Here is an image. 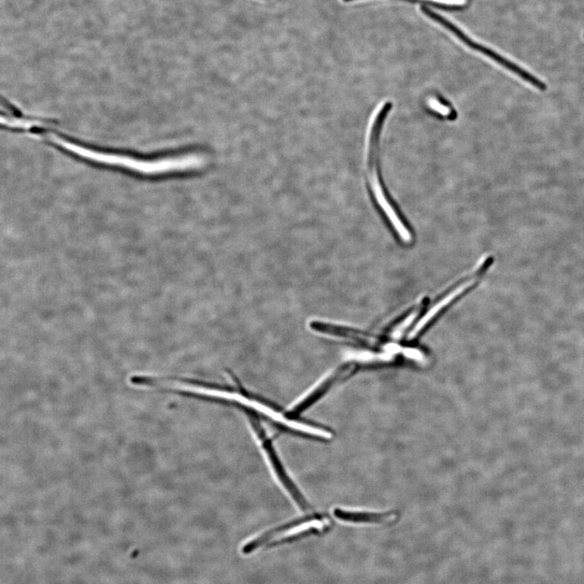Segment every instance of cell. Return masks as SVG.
<instances>
[{"instance_id":"6da1fadb","label":"cell","mask_w":584,"mask_h":584,"mask_svg":"<svg viewBox=\"0 0 584 584\" xmlns=\"http://www.w3.org/2000/svg\"><path fill=\"white\" fill-rule=\"evenodd\" d=\"M174 383L178 387H168L167 393L237 408L246 415L266 419L281 431L301 438L330 440L333 437L328 430L291 417L272 402L256 396L242 386L223 385L184 377H174Z\"/></svg>"},{"instance_id":"7a4b0ae2","label":"cell","mask_w":584,"mask_h":584,"mask_svg":"<svg viewBox=\"0 0 584 584\" xmlns=\"http://www.w3.org/2000/svg\"><path fill=\"white\" fill-rule=\"evenodd\" d=\"M391 102H386L384 105L379 106L377 111L374 113L372 120V125L368 137V183L372 189L374 197H375L378 206L382 209L389 222L392 224L398 235L404 242H410L412 240V235L403 223L396 209L389 201L385 188L382 186L380 170H379L378 162V141L379 136L382 130L384 120L391 110Z\"/></svg>"},{"instance_id":"3957f363","label":"cell","mask_w":584,"mask_h":584,"mask_svg":"<svg viewBox=\"0 0 584 584\" xmlns=\"http://www.w3.org/2000/svg\"><path fill=\"white\" fill-rule=\"evenodd\" d=\"M250 425L254 433V437L257 440V443L263 452L264 457L267 462L269 468L272 471L274 479L284 489L288 498L291 499L295 505L298 507L302 511H308L311 510V507L305 498L303 494L296 485L293 479L286 471L285 466L279 457L278 452L274 445L272 439L270 437L267 431L264 427V425L260 422V419L253 415H246Z\"/></svg>"},{"instance_id":"277c9868","label":"cell","mask_w":584,"mask_h":584,"mask_svg":"<svg viewBox=\"0 0 584 584\" xmlns=\"http://www.w3.org/2000/svg\"><path fill=\"white\" fill-rule=\"evenodd\" d=\"M324 519L319 515H310L285 522L255 537L252 544L256 549L265 545L267 549L317 535L324 531Z\"/></svg>"},{"instance_id":"5b68a950","label":"cell","mask_w":584,"mask_h":584,"mask_svg":"<svg viewBox=\"0 0 584 584\" xmlns=\"http://www.w3.org/2000/svg\"><path fill=\"white\" fill-rule=\"evenodd\" d=\"M421 8L425 16H427L430 19L433 20V22L443 25L444 28L448 29L450 32H452L461 41V42H463L466 46H467V47L475 50V51H478V53L487 56V57L491 59L492 60L495 61L496 64H499L501 67H503L506 69L509 70L512 74L518 76L522 81L527 82V83L530 84L531 86L535 87L536 89L539 90L541 92H545L548 90V85L546 83L541 79L536 78V76L534 74H530L529 71L521 68V67L518 64L507 60L504 57V56L496 53L495 50L486 48L482 44L475 42V41L470 39L467 34H465L464 32L457 27V25L450 22V20L445 19L443 16H440V15L434 13L427 6H424V5H423Z\"/></svg>"},{"instance_id":"8992f818","label":"cell","mask_w":584,"mask_h":584,"mask_svg":"<svg viewBox=\"0 0 584 584\" xmlns=\"http://www.w3.org/2000/svg\"><path fill=\"white\" fill-rule=\"evenodd\" d=\"M354 370L352 366H345L337 368L336 370L326 376L310 391L307 393L292 406L288 411L289 416L295 419H299L301 414H303L312 406L324 398L326 394L334 387L338 382H341L347 377Z\"/></svg>"},{"instance_id":"52a82bcc","label":"cell","mask_w":584,"mask_h":584,"mask_svg":"<svg viewBox=\"0 0 584 584\" xmlns=\"http://www.w3.org/2000/svg\"><path fill=\"white\" fill-rule=\"evenodd\" d=\"M494 263V258L493 257H490V256H488V257L483 259V260L481 261L478 265V273H476L470 280L464 281L463 284L458 286L457 288L452 291V293L445 296L443 300L439 301L438 303L433 307V308L430 310L428 314L418 322L416 326H415L414 329L411 332V334L409 335L410 339H413V338L418 335L419 333L424 329L425 326H426L429 322L433 319V317L436 316L440 310H443L449 304L452 303V302L457 298L458 296L462 295L465 291L473 288V286L478 283L479 279L485 274L486 272H488V270Z\"/></svg>"},{"instance_id":"ba28073f","label":"cell","mask_w":584,"mask_h":584,"mask_svg":"<svg viewBox=\"0 0 584 584\" xmlns=\"http://www.w3.org/2000/svg\"><path fill=\"white\" fill-rule=\"evenodd\" d=\"M334 515L340 520L355 522V524H382L396 518V514H377L372 512L353 511L345 509H335Z\"/></svg>"},{"instance_id":"9c48e42d","label":"cell","mask_w":584,"mask_h":584,"mask_svg":"<svg viewBox=\"0 0 584 584\" xmlns=\"http://www.w3.org/2000/svg\"><path fill=\"white\" fill-rule=\"evenodd\" d=\"M345 2L355 1V0H343ZM412 3H422L433 5L434 7L452 11H460L468 6L469 0H405Z\"/></svg>"},{"instance_id":"30bf717a","label":"cell","mask_w":584,"mask_h":584,"mask_svg":"<svg viewBox=\"0 0 584 584\" xmlns=\"http://www.w3.org/2000/svg\"><path fill=\"white\" fill-rule=\"evenodd\" d=\"M429 109L434 112L435 114L445 118V119H454L455 118V111L452 107L438 97H429L427 102Z\"/></svg>"},{"instance_id":"8fae6325","label":"cell","mask_w":584,"mask_h":584,"mask_svg":"<svg viewBox=\"0 0 584 584\" xmlns=\"http://www.w3.org/2000/svg\"><path fill=\"white\" fill-rule=\"evenodd\" d=\"M352 360H356L362 362H372V361H387L391 360V356L385 354H374L372 352H352L350 354Z\"/></svg>"},{"instance_id":"7c38bea8","label":"cell","mask_w":584,"mask_h":584,"mask_svg":"<svg viewBox=\"0 0 584 584\" xmlns=\"http://www.w3.org/2000/svg\"><path fill=\"white\" fill-rule=\"evenodd\" d=\"M55 135H56V133H53V136H55ZM56 136H57V135H56ZM50 141H51V142H53V140H50ZM53 142H55V141H53Z\"/></svg>"}]
</instances>
